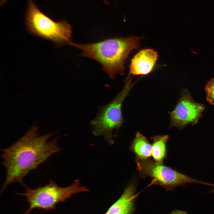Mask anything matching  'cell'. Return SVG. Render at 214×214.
Segmentation results:
<instances>
[{"instance_id": "cell-1", "label": "cell", "mask_w": 214, "mask_h": 214, "mask_svg": "<svg viewBox=\"0 0 214 214\" xmlns=\"http://www.w3.org/2000/svg\"><path fill=\"white\" fill-rule=\"evenodd\" d=\"M37 130V126H32L17 142L2 150L1 164L5 167L6 173L1 193L15 182L24 185L23 179L30 171L62 150L57 145V138L48 141L54 133L39 136Z\"/></svg>"}, {"instance_id": "cell-2", "label": "cell", "mask_w": 214, "mask_h": 214, "mask_svg": "<svg viewBox=\"0 0 214 214\" xmlns=\"http://www.w3.org/2000/svg\"><path fill=\"white\" fill-rule=\"evenodd\" d=\"M140 39L134 36L116 37L92 43L71 42L69 45L81 50V56L98 62L102 70L113 79L117 74L124 75L125 62L131 52L138 48Z\"/></svg>"}, {"instance_id": "cell-3", "label": "cell", "mask_w": 214, "mask_h": 214, "mask_svg": "<svg viewBox=\"0 0 214 214\" xmlns=\"http://www.w3.org/2000/svg\"><path fill=\"white\" fill-rule=\"evenodd\" d=\"M25 25L32 35L50 41L56 46L69 45L71 42L70 25L64 20L54 21L41 12L32 0L28 1Z\"/></svg>"}, {"instance_id": "cell-4", "label": "cell", "mask_w": 214, "mask_h": 214, "mask_svg": "<svg viewBox=\"0 0 214 214\" xmlns=\"http://www.w3.org/2000/svg\"><path fill=\"white\" fill-rule=\"evenodd\" d=\"M24 186L26 189L24 192L16 193L24 197L29 205L24 214H30L35 209L43 211L54 210L57 204L65 201L73 195L89 191L86 187L81 186L77 179L65 187L59 186L51 179L48 184L35 189Z\"/></svg>"}, {"instance_id": "cell-5", "label": "cell", "mask_w": 214, "mask_h": 214, "mask_svg": "<svg viewBox=\"0 0 214 214\" xmlns=\"http://www.w3.org/2000/svg\"><path fill=\"white\" fill-rule=\"evenodd\" d=\"M130 82L128 81L114 100L100 108L97 116L91 122L94 135L103 136L110 145L114 143L113 131H117L123 123L122 106L132 86Z\"/></svg>"}, {"instance_id": "cell-6", "label": "cell", "mask_w": 214, "mask_h": 214, "mask_svg": "<svg viewBox=\"0 0 214 214\" xmlns=\"http://www.w3.org/2000/svg\"><path fill=\"white\" fill-rule=\"evenodd\" d=\"M136 162L137 169L141 177H150L152 179V183L162 186L167 190H172L187 183L206 185L207 183L148 158L136 157Z\"/></svg>"}, {"instance_id": "cell-7", "label": "cell", "mask_w": 214, "mask_h": 214, "mask_svg": "<svg viewBox=\"0 0 214 214\" xmlns=\"http://www.w3.org/2000/svg\"><path fill=\"white\" fill-rule=\"evenodd\" d=\"M205 108L202 103L195 102L189 91L184 89L174 109L169 112L170 126L182 129L189 125H195Z\"/></svg>"}, {"instance_id": "cell-8", "label": "cell", "mask_w": 214, "mask_h": 214, "mask_svg": "<svg viewBox=\"0 0 214 214\" xmlns=\"http://www.w3.org/2000/svg\"><path fill=\"white\" fill-rule=\"evenodd\" d=\"M158 58V54L151 48L142 49L139 51L131 60L129 75H146L154 68Z\"/></svg>"}, {"instance_id": "cell-9", "label": "cell", "mask_w": 214, "mask_h": 214, "mask_svg": "<svg viewBox=\"0 0 214 214\" xmlns=\"http://www.w3.org/2000/svg\"><path fill=\"white\" fill-rule=\"evenodd\" d=\"M133 184L128 185L119 199L109 208L105 214H133L135 200L137 195Z\"/></svg>"}, {"instance_id": "cell-10", "label": "cell", "mask_w": 214, "mask_h": 214, "mask_svg": "<svg viewBox=\"0 0 214 214\" xmlns=\"http://www.w3.org/2000/svg\"><path fill=\"white\" fill-rule=\"evenodd\" d=\"M136 156L147 159L152 155V145L146 138L139 132L136 133L130 147Z\"/></svg>"}, {"instance_id": "cell-11", "label": "cell", "mask_w": 214, "mask_h": 214, "mask_svg": "<svg viewBox=\"0 0 214 214\" xmlns=\"http://www.w3.org/2000/svg\"><path fill=\"white\" fill-rule=\"evenodd\" d=\"M151 139L153 141L152 145V155L155 161L163 163L166 156V144L169 137L167 135L156 136Z\"/></svg>"}, {"instance_id": "cell-12", "label": "cell", "mask_w": 214, "mask_h": 214, "mask_svg": "<svg viewBox=\"0 0 214 214\" xmlns=\"http://www.w3.org/2000/svg\"><path fill=\"white\" fill-rule=\"evenodd\" d=\"M204 89L207 101L210 104L214 106V78L207 82Z\"/></svg>"}, {"instance_id": "cell-13", "label": "cell", "mask_w": 214, "mask_h": 214, "mask_svg": "<svg viewBox=\"0 0 214 214\" xmlns=\"http://www.w3.org/2000/svg\"><path fill=\"white\" fill-rule=\"evenodd\" d=\"M169 214H188L187 212L180 210H175L172 211Z\"/></svg>"}, {"instance_id": "cell-14", "label": "cell", "mask_w": 214, "mask_h": 214, "mask_svg": "<svg viewBox=\"0 0 214 214\" xmlns=\"http://www.w3.org/2000/svg\"><path fill=\"white\" fill-rule=\"evenodd\" d=\"M207 185L212 186L213 187V189L209 192H208V193H214V184L207 183Z\"/></svg>"}, {"instance_id": "cell-15", "label": "cell", "mask_w": 214, "mask_h": 214, "mask_svg": "<svg viewBox=\"0 0 214 214\" xmlns=\"http://www.w3.org/2000/svg\"><path fill=\"white\" fill-rule=\"evenodd\" d=\"M107 0H105V3H108V2H107Z\"/></svg>"}]
</instances>
